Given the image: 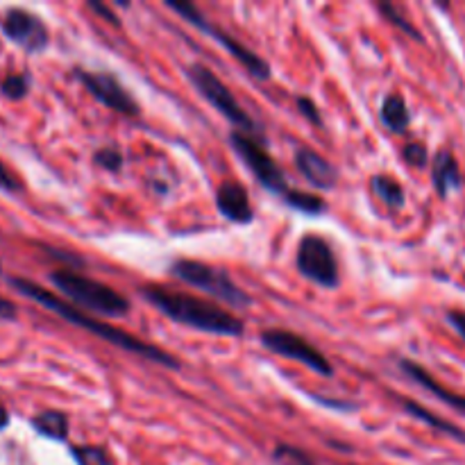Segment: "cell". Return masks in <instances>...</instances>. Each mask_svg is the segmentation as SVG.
<instances>
[{
	"label": "cell",
	"mask_w": 465,
	"mask_h": 465,
	"mask_svg": "<svg viewBox=\"0 0 465 465\" xmlns=\"http://www.w3.org/2000/svg\"><path fill=\"white\" fill-rule=\"evenodd\" d=\"M50 284L84 313H98L107 318H123L130 313V300L98 280L80 275L75 271L50 272Z\"/></svg>",
	"instance_id": "cell-4"
},
{
	"label": "cell",
	"mask_w": 465,
	"mask_h": 465,
	"mask_svg": "<svg viewBox=\"0 0 465 465\" xmlns=\"http://www.w3.org/2000/svg\"><path fill=\"white\" fill-rule=\"evenodd\" d=\"M0 30H3V35L12 44L25 50L27 54L44 53L50 45V32L44 18L23 7H12L3 14V18H0Z\"/></svg>",
	"instance_id": "cell-10"
},
{
	"label": "cell",
	"mask_w": 465,
	"mask_h": 465,
	"mask_svg": "<svg viewBox=\"0 0 465 465\" xmlns=\"http://www.w3.org/2000/svg\"><path fill=\"white\" fill-rule=\"evenodd\" d=\"M71 457L77 465H112L107 450L98 445H73Z\"/></svg>",
	"instance_id": "cell-21"
},
{
	"label": "cell",
	"mask_w": 465,
	"mask_h": 465,
	"mask_svg": "<svg viewBox=\"0 0 465 465\" xmlns=\"http://www.w3.org/2000/svg\"><path fill=\"white\" fill-rule=\"evenodd\" d=\"M23 189V184L18 182V177L14 173H9L5 168V163L0 162V191H7V193H18Z\"/></svg>",
	"instance_id": "cell-27"
},
{
	"label": "cell",
	"mask_w": 465,
	"mask_h": 465,
	"mask_svg": "<svg viewBox=\"0 0 465 465\" xmlns=\"http://www.w3.org/2000/svg\"><path fill=\"white\" fill-rule=\"evenodd\" d=\"M295 168L316 189H334L339 182V168L307 145L295 150Z\"/></svg>",
	"instance_id": "cell-13"
},
{
	"label": "cell",
	"mask_w": 465,
	"mask_h": 465,
	"mask_svg": "<svg viewBox=\"0 0 465 465\" xmlns=\"http://www.w3.org/2000/svg\"><path fill=\"white\" fill-rule=\"evenodd\" d=\"M9 427V411L3 402H0V431Z\"/></svg>",
	"instance_id": "cell-30"
},
{
	"label": "cell",
	"mask_w": 465,
	"mask_h": 465,
	"mask_svg": "<svg viewBox=\"0 0 465 465\" xmlns=\"http://www.w3.org/2000/svg\"><path fill=\"white\" fill-rule=\"evenodd\" d=\"M166 7L173 9V12H175L180 18H184L186 23H191L193 27H198L200 32H204V35L212 36L213 41H218V44H221L223 48H225L227 53H230L232 57H234L236 62H239L241 66L248 71V75L257 77V80H268V77L272 75V68L266 59L259 57L254 50H250L248 45L241 44V41L236 39V36H232L230 32H225L223 27L209 23L207 16H204V14L200 12L193 3H171V0H168Z\"/></svg>",
	"instance_id": "cell-7"
},
{
	"label": "cell",
	"mask_w": 465,
	"mask_h": 465,
	"mask_svg": "<svg viewBox=\"0 0 465 465\" xmlns=\"http://www.w3.org/2000/svg\"><path fill=\"white\" fill-rule=\"evenodd\" d=\"M32 75L30 73H9L0 80V94L7 100H23L30 94Z\"/></svg>",
	"instance_id": "cell-20"
},
{
	"label": "cell",
	"mask_w": 465,
	"mask_h": 465,
	"mask_svg": "<svg viewBox=\"0 0 465 465\" xmlns=\"http://www.w3.org/2000/svg\"><path fill=\"white\" fill-rule=\"evenodd\" d=\"M94 162L98 163L100 168H104L107 173H118L125 166V157H123L121 150L114 148V145H103L100 150H95Z\"/></svg>",
	"instance_id": "cell-23"
},
{
	"label": "cell",
	"mask_w": 465,
	"mask_h": 465,
	"mask_svg": "<svg viewBox=\"0 0 465 465\" xmlns=\"http://www.w3.org/2000/svg\"><path fill=\"white\" fill-rule=\"evenodd\" d=\"M86 7H89L91 12L100 14V16H103V21L112 23V25L116 27V30H121V27H123V23L118 21V16H116V14L112 12V7H107V5L98 3V0H91V3H86Z\"/></svg>",
	"instance_id": "cell-28"
},
{
	"label": "cell",
	"mask_w": 465,
	"mask_h": 465,
	"mask_svg": "<svg viewBox=\"0 0 465 465\" xmlns=\"http://www.w3.org/2000/svg\"><path fill=\"white\" fill-rule=\"evenodd\" d=\"M272 459H275L277 465H316L307 452L293 448V445H277Z\"/></svg>",
	"instance_id": "cell-24"
},
{
	"label": "cell",
	"mask_w": 465,
	"mask_h": 465,
	"mask_svg": "<svg viewBox=\"0 0 465 465\" xmlns=\"http://www.w3.org/2000/svg\"><path fill=\"white\" fill-rule=\"evenodd\" d=\"M298 109H300V114H302V116L307 118L309 123H312V125H318V127L322 125V116H321V112H318L316 103H313L312 98H307V95H300Z\"/></svg>",
	"instance_id": "cell-26"
},
{
	"label": "cell",
	"mask_w": 465,
	"mask_h": 465,
	"mask_svg": "<svg viewBox=\"0 0 465 465\" xmlns=\"http://www.w3.org/2000/svg\"><path fill=\"white\" fill-rule=\"evenodd\" d=\"M431 184H434L439 198H448L452 191H461L463 175L457 157L450 148H440L431 159Z\"/></svg>",
	"instance_id": "cell-15"
},
{
	"label": "cell",
	"mask_w": 465,
	"mask_h": 465,
	"mask_svg": "<svg viewBox=\"0 0 465 465\" xmlns=\"http://www.w3.org/2000/svg\"><path fill=\"white\" fill-rule=\"evenodd\" d=\"M295 266H298L300 275L307 277L321 289H339V259L325 236L304 234L298 243V252H295Z\"/></svg>",
	"instance_id": "cell-8"
},
{
	"label": "cell",
	"mask_w": 465,
	"mask_h": 465,
	"mask_svg": "<svg viewBox=\"0 0 465 465\" xmlns=\"http://www.w3.org/2000/svg\"><path fill=\"white\" fill-rule=\"evenodd\" d=\"M141 295H143L159 313L171 318L177 325L189 327V330H198L213 336H230V339H239L245 331V325L241 318L225 312V309H221L218 304L207 302V300L203 298H195V295L163 289V286L154 284L141 286Z\"/></svg>",
	"instance_id": "cell-2"
},
{
	"label": "cell",
	"mask_w": 465,
	"mask_h": 465,
	"mask_svg": "<svg viewBox=\"0 0 465 465\" xmlns=\"http://www.w3.org/2000/svg\"><path fill=\"white\" fill-rule=\"evenodd\" d=\"M372 191L377 193V198L384 204H389L391 209H402L404 207V195L402 184L398 180H393L391 175H375L372 177Z\"/></svg>",
	"instance_id": "cell-19"
},
{
	"label": "cell",
	"mask_w": 465,
	"mask_h": 465,
	"mask_svg": "<svg viewBox=\"0 0 465 465\" xmlns=\"http://www.w3.org/2000/svg\"><path fill=\"white\" fill-rule=\"evenodd\" d=\"M445 321H448L450 327H452V330L465 341V312L463 309H450V312L445 313Z\"/></svg>",
	"instance_id": "cell-29"
},
{
	"label": "cell",
	"mask_w": 465,
	"mask_h": 465,
	"mask_svg": "<svg viewBox=\"0 0 465 465\" xmlns=\"http://www.w3.org/2000/svg\"><path fill=\"white\" fill-rule=\"evenodd\" d=\"M230 145L239 154L241 162L248 166V171L257 177L259 184L271 191V193L280 195L291 209L307 213V216H318V213L325 212V200L313 193H307V191L293 189L289 184V177L284 175L280 163L263 148V143L257 136L243 134V132H232Z\"/></svg>",
	"instance_id": "cell-3"
},
{
	"label": "cell",
	"mask_w": 465,
	"mask_h": 465,
	"mask_svg": "<svg viewBox=\"0 0 465 465\" xmlns=\"http://www.w3.org/2000/svg\"><path fill=\"white\" fill-rule=\"evenodd\" d=\"M32 430L39 436L48 440H57V443H66L68 431H71V422H68V416L62 411H54V409H48V411H41L32 418Z\"/></svg>",
	"instance_id": "cell-18"
},
{
	"label": "cell",
	"mask_w": 465,
	"mask_h": 465,
	"mask_svg": "<svg viewBox=\"0 0 465 465\" xmlns=\"http://www.w3.org/2000/svg\"><path fill=\"white\" fill-rule=\"evenodd\" d=\"M75 77L100 104L114 109L118 114H125V116H139L141 107L136 103L134 95L121 84L114 73L109 71H84V68H75Z\"/></svg>",
	"instance_id": "cell-11"
},
{
	"label": "cell",
	"mask_w": 465,
	"mask_h": 465,
	"mask_svg": "<svg viewBox=\"0 0 465 465\" xmlns=\"http://www.w3.org/2000/svg\"><path fill=\"white\" fill-rule=\"evenodd\" d=\"M377 9H380V12L384 14V18H389L393 25H398L404 35H409L411 39H416V41H422V32L418 30L411 21H407V16L402 14V9L395 7L393 3H380L377 5Z\"/></svg>",
	"instance_id": "cell-22"
},
{
	"label": "cell",
	"mask_w": 465,
	"mask_h": 465,
	"mask_svg": "<svg viewBox=\"0 0 465 465\" xmlns=\"http://www.w3.org/2000/svg\"><path fill=\"white\" fill-rule=\"evenodd\" d=\"M398 366H400V371H402L404 375L413 381V384H418L420 389H425L427 393H431L436 400H440L443 404L452 407L454 411L461 413V416L465 418V395L445 389V386L440 384V381H436L434 377H431L430 372L420 366V363L411 361V359H400Z\"/></svg>",
	"instance_id": "cell-14"
},
{
	"label": "cell",
	"mask_w": 465,
	"mask_h": 465,
	"mask_svg": "<svg viewBox=\"0 0 465 465\" xmlns=\"http://www.w3.org/2000/svg\"><path fill=\"white\" fill-rule=\"evenodd\" d=\"M380 121L384 123L386 130L395 132V134L407 132V127L411 125V112H409V104L402 94H389L381 100Z\"/></svg>",
	"instance_id": "cell-17"
},
{
	"label": "cell",
	"mask_w": 465,
	"mask_h": 465,
	"mask_svg": "<svg viewBox=\"0 0 465 465\" xmlns=\"http://www.w3.org/2000/svg\"><path fill=\"white\" fill-rule=\"evenodd\" d=\"M395 402H398L400 407H402L404 411H407L411 418L425 422V425L431 427V430L440 431V434L450 436V439L459 440V443L465 445V430L457 427L454 422H450V420H445V418L436 416V413H431L430 409H425L420 402H416V400H409V398H402V395H395Z\"/></svg>",
	"instance_id": "cell-16"
},
{
	"label": "cell",
	"mask_w": 465,
	"mask_h": 465,
	"mask_svg": "<svg viewBox=\"0 0 465 465\" xmlns=\"http://www.w3.org/2000/svg\"><path fill=\"white\" fill-rule=\"evenodd\" d=\"M186 77L193 84V89L234 127V132H243V134L257 136V123L252 121L248 112L241 107V103L236 100V95L232 94L230 86L212 71L204 64H191L186 68Z\"/></svg>",
	"instance_id": "cell-6"
},
{
	"label": "cell",
	"mask_w": 465,
	"mask_h": 465,
	"mask_svg": "<svg viewBox=\"0 0 465 465\" xmlns=\"http://www.w3.org/2000/svg\"><path fill=\"white\" fill-rule=\"evenodd\" d=\"M262 345L272 354H280L284 359H293V361L302 363L304 368H309L312 372L321 377H331L334 375V366H331L330 359L321 352L318 348H313L307 339L293 334V331L286 330H266L262 331Z\"/></svg>",
	"instance_id": "cell-9"
},
{
	"label": "cell",
	"mask_w": 465,
	"mask_h": 465,
	"mask_svg": "<svg viewBox=\"0 0 465 465\" xmlns=\"http://www.w3.org/2000/svg\"><path fill=\"white\" fill-rule=\"evenodd\" d=\"M216 207L223 218L236 225H250L254 221V209L250 204V195L243 184L234 180H225L216 189Z\"/></svg>",
	"instance_id": "cell-12"
},
{
	"label": "cell",
	"mask_w": 465,
	"mask_h": 465,
	"mask_svg": "<svg viewBox=\"0 0 465 465\" xmlns=\"http://www.w3.org/2000/svg\"><path fill=\"white\" fill-rule=\"evenodd\" d=\"M168 272L191 289L203 291L232 309H245L252 304V298L223 268L209 266V263L195 262V259H177L171 263Z\"/></svg>",
	"instance_id": "cell-5"
},
{
	"label": "cell",
	"mask_w": 465,
	"mask_h": 465,
	"mask_svg": "<svg viewBox=\"0 0 465 465\" xmlns=\"http://www.w3.org/2000/svg\"><path fill=\"white\" fill-rule=\"evenodd\" d=\"M402 157L409 166L425 168L430 163V150L425 143H407L402 150Z\"/></svg>",
	"instance_id": "cell-25"
},
{
	"label": "cell",
	"mask_w": 465,
	"mask_h": 465,
	"mask_svg": "<svg viewBox=\"0 0 465 465\" xmlns=\"http://www.w3.org/2000/svg\"><path fill=\"white\" fill-rule=\"evenodd\" d=\"M0 275H3V263H0Z\"/></svg>",
	"instance_id": "cell-31"
},
{
	"label": "cell",
	"mask_w": 465,
	"mask_h": 465,
	"mask_svg": "<svg viewBox=\"0 0 465 465\" xmlns=\"http://www.w3.org/2000/svg\"><path fill=\"white\" fill-rule=\"evenodd\" d=\"M9 286L16 289L21 295H25V298H30L32 302L41 304L44 309L53 312L54 316H59L62 321L71 322V325L80 327V330L107 341L109 345H116V348L125 350V352L136 354V357H143L148 359V361L159 363V366L171 368V371H180L182 368V363L177 361L173 354L163 352V350L157 348V345L148 343V341H141L139 336L127 334V331L118 330V327H112L109 322H103L98 321V318L89 316V313H84L82 309L73 307L71 302H66V300H62L59 295H54L53 291H45L44 286L35 284V282L25 280V277H9Z\"/></svg>",
	"instance_id": "cell-1"
}]
</instances>
